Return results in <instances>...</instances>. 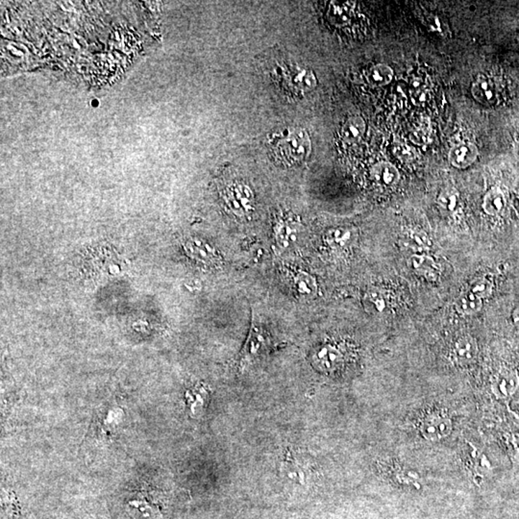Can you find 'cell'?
<instances>
[{"instance_id":"obj_23","label":"cell","mask_w":519,"mask_h":519,"mask_svg":"<svg viewBox=\"0 0 519 519\" xmlns=\"http://www.w3.org/2000/svg\"><path fill=\"white\" fill-rule=\"evenodd\" d=\"M285 461H286L284 464L285 467H286L285 469L287 470V474L290 477L297 479L298 481H303V480H306V478L309 477L308 476L309 469L304 466V464L297 462L298 460L295 459L290 452Z\"/></svg>"},{"instance_id":"obj_17","label":"cell","mask_w":519,"mask_h":519,"mask_svg":"<svg viewBox=\"0 0 519 519\" xmlns=\"http://www.w3.org/2000/svg\"><path fill=\"white\" fill-rule=\"evenodd\" d=\"M506 197L499 187H492L485 194L483 201V209L489 215H497L505 209Z\"/></svg>"},{"instance_id":"obj_6","label":"cell","mask_w":519,"mask_h":519,"mask_svg":"<svg viewBox=\"0 0 519 519\" xmlns=\"http://www.w3.org/2000/svg\"><path fill=\"white\" fill-rule=\"evenodd\" d=\"M185 250L187 255L205 266H218L222 257L214 246L199 239H191L185 243Z\"/></svg>"},{"instance_id":"obj_15","label":"cell","mask_w":519,"mask_h":519,"mask_svg":"<svg viewBox=\"0 0 519 519\" xmlns=\"http://www.w3.org/2000/svg\"><path fill=\"white\" fill-rule=\"evenodd\" d=\"M477 353V343L472 336H462L454 344L453 356L459 364L472 363L476 359Z\"/></svg>"},{"instance_id":"obj_14","label":"cell","mask_w":519,"mask_h":519,"mask_svg":"<svg viewBox=\"0 0 519 519\" xmlns=\"http://www.w3.org/2000/svg\"><path fill=\"white\" fill-rule=\"evenodd\" d=\"M297 220H290L289 218H282L274 227L275 240L280 248H289L297 240Z\"/></svg>"},{"instance_id":"obj_22","label":"cell","mask_w":519,"mask_h":519,"mask_svg":"<svg viewBox=\"0 0 519 519\" xmlns=\"http://www.w3.org/2000/svg\"><path fill=\"white\" fill-rule=\"evenodd\" d=\"M187 404L192 415H197L204 410L208 399V392L204 388H195L186 393Z\"/></svg>"},{"instance_id":"obj_27","label":"cell","mask_w":519,"mask_h":519,"mask_svg":"<svg viewBox=\"0 0 519 519\" xmlns=\"http://www.w3.org/2000/svg\"><path fill=\"white\" fill-rule=\"evenodd\" d=\"M369 299H371L372 304H374L378 311H383L386 307V302H385L384 297L381 294H379L378 292H372L369 295Z\"/></svg>"},{"instance_id":"obj_3","label":"cell","mask_w":519,"mask_h":519,"mask_svg":"<svg viewBox=\"0 0 519 519\" xmlns=\"http://www.w3.org/2000/svg\"><path fill=\"white\" fill-rule=\"evenodd\" d=\"M225 200L234 215L246 218L253 212L255 197L251 187L243 182H234L225 190Z\"/></svg>"},{"instance_id":"obj_28","label":"cell","mask_w":519,"mask_h":519,"mask_svg":"<svg viewBox=\"0 0 519 519\" xmlns=\"http://www.w3.org/2000/svg\"><path fill=\"white\" fill-rule=\"evenodd\" d=\"M512 318L513 325H515L516 327L519 328V306L513 310Z\"/></svg>"},{"instance_id":"obj_16","label":"cell","mask_w":519,"mask_h":519,"mask_svg":"<svg viewBox=\"0 0 519 519\" xmlns=\"http://www.w3.org/2000/svg\"><path fill=\"white\" fill-rule=\"evenodd\" d=\"M367 125L361 117H353L341 128V138L349 145L358 143L366 133Z\"/></svg>"},{"instance_id":"obj_11","label":"cell","mask_w":519,"mask_h":519,"mask_svg":"<svg viewBox=\"0 0 519 519\" xmlns=\"http://www.w3.org/2000/svg\"><path fill=\"white\" fill-rule=\"evenodd\" d=\"M478 149L469 143H462L455 145L449 152V162L455 168L464 169L469 168L477 160Z\"/></svg>"},{"instance_id":"obj_5","label":"cell","mask_w":519,"mask_h":519,"mask_svg":"<svg viewBox=\"0 0 519 519\" xmlns=\"http://www.w3.org/2000/svg\"><path fill=\"white\" fill-rule=\"evenodd\" d=\"M452 431L451 420L441 413H431L426 416L420 425L422 436L428 441H436L448 436Z\"/></svg>"},{"instance_id":"obj_26","label":"cell","mask_w":519,"mask_h":519,"mask_svg":"<svg viewBox=\"0 0 519 519\" xmlns=\"http://www.w3.org/2000/svg\"><path fill=\"white\" fill-rule=\"evenodd\" d=\"M458 199V192L451 187V189H446L441 192L438 197V203L439 206L443 207L444 210L454 211Z\"/></svg>"},{"instance_id":"obj_8","label":"cell","mask_w":519,"mask_h":519,"mask_svg":"<svg viewBox=\"0 0 519 519\" xmlns=\"http://www.w3.org/2000/svg\"><path fill=\"white\" fill-rule=\"evenodd\" d=\"M343 362V354L336 346L325 344L315 351L313 364L323 371H334L341 367Z\"/></svg>"},{"instance_id":"obj_4","label":"cell","mask_w":519,"mask_h":519,"mask_svg":"<svg viewBox=\"0 0 519 519\" xmlns=\"http://www.w3.org/2000/svg\"><path fill=\"white\" fill-rule=\"evenodd\" d=\"M275 76L281 79L283 86L289 87L297 92L309 91L317 84L315 77L311 71L290 64H283L282 66H278Z\"/></svg>"},{"instance_id":"obj_13","label":"cell","mask_w":519,"mask_h":519,"mask_svg":"<svg viewBox=\"0 0 519 519\" xmlns=\"http://www.w3.org/2000/svg\"><path fill=\"white\" fill-rule=\"evenodd\" d=\"M357 238L355 228L350 226H336L325 233V239L328 246L333 248H346L351 246Z\"/></svg>"},{"instance_id":"obj_19","label":"cell","mask_w":519,"mask_h":519,"mask_svg":"<svg viewBox=\"0 0 519 519\" xmlns=\"http://www.w3.org/2000/svg\"><path fill=\"white\" fill-rule=\"evenodd\" d=\"M403 243L407 248L413 249L416 253H423L431 248V241L427 234L418 228L407 231L403 239Z\"/></svg>"},{"instance_id":"obj_20","label":"cell","mask_w":519,"mask_h":519,"mask_svg":"<svg viewBox=\"0 0 519 519\" xmlns=\"http://www.w3.org/2000/svg\"><path fill=\"white\" fill-rule=\"evenodd\" d=\"M294 285L297 294L301 297H313L317 294V280L307 272L298 271L294 274Z\"/></svg>"},{"instance_id":"obj_21","label":"cell","mask_w":519,"mask_h":519,"mask_svg":"<svg viewBox=\"0 0 519 519\" xmlns=\"http://www.w3.org/2000/svg\"><path fill=\"white\" fill-rule=\"evenodd\" d=\"M393 78V71L385 64H378L369 69L367 73V80L372 87H383L390 83Z\"/></svg>"},{"instance_id":"obj_9","label":"cell","mask_w":519,"mask_h":519,"mask_svg":"<svg viewBox=\"0 0 519 519\" xmlns=\"http://www.w3.org/2000/svg\"><path fill=\"white\" fill-rule=\"evenodd\" d=\"M371 177L377 186L383 189H390L399 182L400 173L397 166L392 164L381 162L372 166Z\"/></svg>"},{"instance_id":"obj_25","label":"cell","mask_w":519,"mask_h":519,"mask_svg":"<svg viewBox=\"0 0 519 519\" xmlns=\"http://www.w3.org/2000/svg\"><path fill=\"white\" fill-rule=\"evenodd\" d=\"M333 19L335 20L336 24H346L349 22L350 15L352 14V5L350 2H346V3H338L334 4L332 6Z\"/></svg>"},{"instance_id":"obj_7","label":"cell","mask_w":519,"mask_h":519,"mask_svg":"<svg viewBox=\"0 0 519 519\" xmlns=\"http://www.w3.org/2000/svg\"><path fill=\"white\" fill-rule=\"evenodd\" d=\"M474 99L485 106H492L499 100V91L495 81L487 76H479L471 86Z\"/></svg>"},{"instance_id":"obj_12","label":"cell","mask_w":519,"mask_h":519,"mask_svg":"<svg viewBox=\"0 0 519 519\" xmlns=\"http://www.w3.org/2000/svg\"><path fill=\"white\" fill-rule=\"evenodd\" d=\"M411 269L429 281H436L439 274V266L435 260L426 254H415L408 260Z\"/></svg>"},{"instance_id":"obj_24","label":"cell","mask_w":519,"mask_h":519,"mask_svg":"<svg viewBox=\"0 0 519 519\" xmlns=\"http://www.w3.org/2000/svg\"><path fill=\"white\" fill-rule=\"evenodd\" d=\"M469 290L483 300L492 295V283L485 277H478L470 284Z\"/></svg>"},{"instance_id":"obj_18","label":"cell","mask_w":519,"mask_h":519,"mask_svg":"<svg viewBox=\"0 0 519 519\" xmlns=\"http://www.w3.org/2000/svg\"><path fill=\"white\" fill-rule=\"evenodd\" d=\"M483 301L481 298L472 294L470 290L460 295L455 301V309L461 315H475L481 311Z\"/></svg>"},{"instance_id":"obj_2","label":"cell","mask_w":519,"mask_h":519,"mask_svg":"<svg viewBox=\"0 0 519 519\" xmlns=\"http://www.w3.org/2000/svg\"><path fill=\"white\" fill-rule=\"evenodd\" d=\"M271 344L269 334L253 318L248 340L241 350L240 358L241 371H245L246 367L253 364L260 357L264 356L271 349Z\"/></svg>"},{"instance_id":"obj_1","label":"cell","mask_w":519,"mask_h":519,"mask_svg":"<svg viewBox=\"0 0 519 519\" xmlns=\"http://www.w3.org/2000/svg\"><path fill=\"white\" fill-rule=\"evenodd\" d=\"M269 143L275 159L287 166L301 163L311 151L310 138L307 133L297 128H290L275 134Z\"/></svg>"},{"instance_id":"obj_10","label":"cell","mask_w":519,"mask_h":519,"mask_svg":"<svg viewBox=\"0 0 519 519\" xmlns=\"http://www.w3.org/2000/svg\"><path fill=\"white\" fill-rule=\"evenodd\" d=\"M519 385L518 374L513 369H501L492 382L493 392L501 398L510 397L516 392Z\"/></svg>"}]
</instances>
